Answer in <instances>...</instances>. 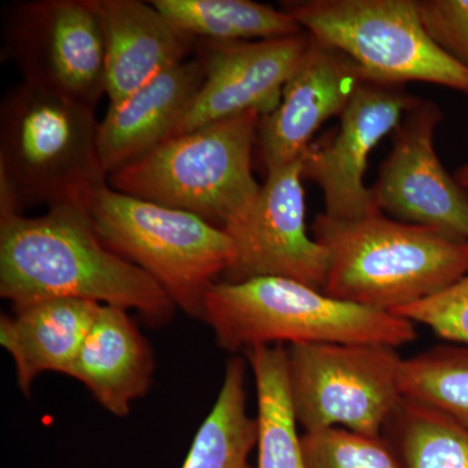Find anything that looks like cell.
<instances>
[{"label": "cell", "mask_w": 468, "mask_h": 468, "mask_svg": "<svg viewBox=\"0 0 468 468\" xmlns=\"http://www.w3.org/2000/svg\"><path fill=\"white\" fill-rule=\"evenodd\" d=\"M310 41L307 32L261 41H198L196 57L205 81L171 138L248 111L261 117L272 112Z\"/></svg>", "instance_id": "cell-13"}, {"label": "cell", "mask_w": 468, "mask_h": 468, "mask_svg": "<svg viewBox=\"0 0 468 468\" xmlns=\"http://www.w3.org/2000/svg\"><path fill=\"white\" fill-rule=\"evenodd\" d=\"M107 248L153 277L176 309L201 319L206 294L232 264L234 246L226 230L205 218L111 189L86 203Z\"/></svg>", "instance_id": "cell-6"}, {"label": "cell", "mask_w": 468, "mask_h": 468, "mask_svg": "<svg viewBox=\"0 0 468 468\" xmlns=\"http://www.w3.org/2000/svg\"><path fill=\"white\" fill-rule=\"evenodd\" d=\"M401 390L468 430V346L439 345L403 359Z\"/></svg>", "instance_id": "cell-23"}, {"label": "cell", "mask_w": 468, "mask_h": 468, "mask_svg": "<svg viewBox=\"0 0 468 468\" xmlns=\"http://www.w3.org/2000/svg\"><path fill=\"white\" fill-rule=\"evenodd\" d=\"M394 315L426 325L443 340L468 346V275L440 294Z\"/></svg>", "instance_id": "cell-25"}, {"label": "cell", "mask_w": 468, "mask_h": 468, "mask_svg": "<svg viewBox=\"0 0 468 468\" xmlns=\"http://www.w3.org/2000/svg\"><path fill=\"white\" fill-rule=\"evenodd\" d=\"M104 43L106 95L116 104L160 73L189 60L198 39L140 0H89Z\"/></svg>", "instance_id": "cell-15"}, {"label": "cell", "mask_w": 468, "mask_h": 468, "mask_svg": "<svg viewBox=\"0 0 468 468\" xmlns=\"http://www.w3.org/2000/svg\"><path fill=\"white\" fill-rule=\"evenodd\" d=\"M306 468H405L399 452L383 436H368L344 428L301 435Z\"/></svg>", "instance_id": "cell-24"}, {"label": "cell", "mask_w": 468, "mask_h": 468, "mask_svg": "<svg viewBox=\"0 0 468 468\" xmlns=\"http://www.w3.org/2000/svg\"><path fill=\"white\" fill-rule=\"evenodd\" d=\"M101 307L92 301L54 298L2 315L0 344L14 359L24 393L29 394L34 380L45 372L68 375Z\"/></svg>", "instance_id": "cell-18"}, {"label": "cell", "mask_w": 468, "mask_h": 468, "mask_svg": "<svg viewBox=\"0 0 468 468\" xmlns=\"http://www.w3.org/2000/svg\"><path fill=\"white\" fill-rule=\"evenodd\" d=\"M94 107L21 82L0 104V212L86 206L109 184Z\"/></svg>", "instance_id": "cell-3"}, {"label": "cell", "mask_w": 468, "mask_h": 468, "mask_svg": "<svg viewBox=\"0 0 468 468\" xmlns=\"http://www.w3.org/2000/svg\"><path fill=\"white\" fill-rule=\"evenodd\" d=\"M311 230L328 255L323 292L356 306L397 314L468 275L467 239L381 211L356 220L323 212Z\"/></svg>", "instance_id": "cell-2"}, {"label": "cell", "mask_w": 468, "mask_h": 468, "mask_svg": "<svg viewBox=\"0 0 468 468\" xmlns=\"http://www.w3.org/2000/svg\"><path fill=\"white\" fill-rule=\"evenodd\" d=\"M154 369L153 350L128 311L101 304L67 377L84 384L110 414L122 418L149 392Z\"/></svg>", "instance_id": "cell-17"}, {"label": "cell", "mask_w": 468, "mask_h": 468, "mask_svg": "<svg viewBox=\"0 0 468 468\" xmlns=\"http://www.w3.org/2000/svg\"><path fill=\"white\" fill-rule=\"evenodd\" d=\"M419 12L431 38L468 70V0H419Z\"/></svg>", "instance_id": "cell-26"}, {"label": "cell", "mask_w": 468, "mask_h": 468, "mask_svg": "<svg viewBox=\"0 0 468 468\" xmlns=\"http://www.w3.org/2000/svg\"><path fill=\"white\" fill-rule=\"evenodd\" d=\"M203 322L230 353L267 345L367 344L399 349L417 340L410 320L335 300L282 277L215 282Z\"/></svg>", "instance_id": "cell-4"}, {"label": "cell", "mask_w": 468, "mask_h": 468, "mask_svg": "<svg viewBox=\"0 0 468 468\" xmlns=\"http://www.w3.org/2000/svg\"><path fill=\"white\" fill-rule=\"evenodd\" d=\"M151 5L198 41H261L304 32L282 9L251 0H153Z\"/></svg>", "instance_id": "cell-21"}, {"label": "cell", "mask_w": 468, "mask_h": 468, "mask_svg": "<svg viewBox=\"0 0 468 468\" xmlns=\"http://www.w3.org/2000/svg\"><path fill=\"white\" fill-rule=\"evenodd\" d=\"M405 468H468V430L442 412L403 399L385 430Z\"/></svg>", "instance_id": "cell-22"}, {"label": "cell", "mask_w": 468, "mask_h": 468, "mask_svg": "<svg viewBox=\"0 0 468 468\" xmlns=\"http://www.w3.org/2000/svg\"><path fill=\"white\" fill-rule=\"evenodd\" d=\"M403 86L363 80L341 113L337 131L304 151L302 178L322 189L326 217L356 220L380 211L365 185L366 169L372 150L419 100Z\"/></svg>", "instance_id": "cell-11"}, {"label": "cell", "mask_w": 468, "mask_h": 468, "mask_svg": "<svg viewBox=\"0 0 468 468\" xmlns=\"http://www.w3.org/2000/svg\"><path fill=\"white\" fill-rule=\"evenodd\" d=\"M5 50L27 84L94 109L106 95L103 34L89 0L17 3L5 18Z\"/></svg>", "instance_id": "cell-9"}, {"label": "cell", "mask_w": 468, "mask_h": 468, "mask_svg": "<svg viewBox=\"0 0 468 468\" xmlns=\"http://www.w3.org/2000/svg\"><path fill=\"white\" fill-rule=\"evenodd\" d=\"M454 177L462 187L468 190V163L455 171Z\"/></svg>", "instance_id": "cell-27"}, {"label": "cell", "mask_w": 468, "mask_h": 468, "mask_svg": "<svg viewBox=\"0 0 468 468\" xmlns=\"http://www.w3.org/2000/svg\"><path fill=\"white\" fill-rule=\"evenodd\" d=\"M397 350L367 344L289 345V392L303 433L344 428L383 436L403 399V358Z\"/></svg>", "instance_id": "cell-8"}, {"label": "cell", "mask_w": 468, "mask_h": 468, "mask_svg": "<svg viewBox=\"0 0 468 468\" xmlns=\"http://www.w3.org/2000/svg\"><path fill=\"white\" fill-rule=\"evenodd\" d=\"M257 389V468H306L289 392L285 345L246 350Z\"/></svg>", "instance_id": "cell-20"}, {"label": "cell", "mask_w": 468, "mask_h": 468, "mask_svg": "<svg viewBox=\"0 0 468 468\" xmlns=\"http://www.w3.org/2000/svg\"><path fill=\"white\" fill-rule=\"evenodd\" d=\"M203 81L205 72L196 57L160 73L119 103L110 104L98 132L107 177L169 140Z\"/></svg>", "instance_id": "cell-16"}, {"label": "cell", "mask_w": 468, "mask_h": 468, "mask_svg": "<svg viewBox=\"0 0 468 468\" xmlns=\"http://www.w3.org/2000/svg\"><path fill=\"white\" fill-rule=\"evenodd\" d=\"M248 360L229 359L214 408L197 431L181 468H257L258 421L249 412Z\"/></svg>", "instance_id": "cell-19"}, {"label": "cell", "mask_w": 468, "mask_h": 468, "mask_svg": "<svg viewBox=\"0 0 468 468\" xmlns=\"http://www.w3.org/2000/svg\"><path fill=\"white\" fill-rule=\"evenodd\" d=\"M0 295L14 307L54 298L97 302L137 311L150 325L165 324L176 310L153 277L104 245L82 205L37 218L0 212Z\"/></svg>", "instance_id": "cell-1"}, {"label": "cell", "mask_w": 468, "mask_h": 468, "mask_svg": "<svg viewBox=\"0 0 468 468\" xmlns=\"http://www.w3.org/2000/svg\"><path fill=\"white\" fill-rule=\"evenodd\" d=\"M301 159L267 172L257 201L226 228L234 258L223 282L282 277L323 292L328 273L324 248L307 233Z\"/></svg>", "instance_id": "cell-10"}, {"label": "cell", "mask_w": 468, "mask_h": 468, "mask_svg": "<svg viewBox=\"0 0 468 468\" xmlns=\"http://www.w3.org/2000/svg\"><path fill=\"white\" fill-rule=\"evenodd\" d=\"M260 120L248 111L169 138L110 175L109 186L226 229L246 217L260 194L252 176Z\"/></svg>", "instance_id": "cell-5"}, {"label": "cell", "mask_w": 468, "mask_h": 468, "mask_svg": "<svg viewBox=\"0 0 468 468\" xmlns=\"http://www.w3.org/2000/svg\"><path fill=\"white\" fill-rule=\"evenodd\" d=\"M282 9L315 41L343 52L366 80L419 81L468 95V70L431 38L419 0H289Z\"/></svg>", "instance_id": "cell-7"}, {"label": "cell", "mask_w": 468, "mask_h": 468, "mask_svg": "<svg viewBox=\"0 0 468 468\" xmlns=\"http://www.w3.org/2000/svg\"><path fill=\"white\" fill-rule=\"evenodd\" d=\"M363 80L350 58L311 37L279 106L258 124L257 146L266 174L300 160L320 126L344 112Z\"/></svg>", "instance_id": "cell-14"}, {"label": "cell", "mask_w": 468, "mask_h": 468, "mask_svg": "<svg viewBox=\"0 0 468 468\" xmlns=\"http://www.w3.org/2000/svg\"><path fill=\"white\" fill-rule=\"evenodd\" d=\"M442 112L435 101L419 98L393 132V146L371 187L384 215L436 228L468 241V190L449 174L435 150Z\"/></svg>", "instance_id": "cell-12"}]
</instances>
